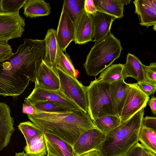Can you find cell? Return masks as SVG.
Wrapping results in <instances>:
<instances>
[{"label": "cell", "instance_id": "6da1fadb", "mask_svg": "<svg viewBox=\"0 0 156 156\" xmlns=\"http://www.w3.org/2000/svg\"><path fill=\"white\" fill-rule=\"evenodd\" d=\"M27 116L43 133L54 135L73 147L81 134L96 128L88 113L80 109L69 113L35 111Z\"/></svg>", "mask_w": 156, "mask_h": 156}, {"label": "cell", "instance_id": "7a4b0ae2", "mask_svg": "<svg viewBox=\"0 0 156 156\" xmlns=\"http://www.w3.org/2000/svg\"><path fill=\"white\" fill-rule=\"evenodd\" d=\"M143 108L128 120L106 133L99 152L102 156H126L138 142L144 115Z\"/></svg>", "mask_w": 156, "mask_h": 156}, {"label": "cell", "instance_id": "3957f363", "mask_svg": "<svg viewBox=\"0 0 156 156\" xmlns=\"http://www.w3.org/2000/svg\"><path fill=\"white\" fill-rule=\"evenodd\" d=\"M122 49L120 40L111 33L95 42L83 65L87 74L95 77L101 73L120 56Z\"/></svg>", "mask_w": 156, "mask_h": 156}, {"label": "cell", "instance_id": "277c9868", "mask_svg": "<svg viewBox=\"0 0 156 156\" xmlns=\"http://www.w3.org/2000/svg\"><path fill=\"white\" fill-rule=\"evenodd\" d=\"M109 83L96 79L87 87V113L92 120L105 115H116L111 97Z\"/></svg>", "mask_w": 156, "mask_h": 156}, {"label": "cell", "instance_id": "5b68a950", "mask_svg": "<svg viewBox=\"0 0 156 156\" xmlns=\"http://www.w3.org/2000/svg\"><path fill=\"white\" fill-rule=\"evenodd\" d=\"M51 68L57 75L60 82L59 89L79 108L87 113L88 102L85 87L76 78H74L55 66Z\"/></svg>", "mask_w": 156, "mask_h": 156}, {"label": "cell", "instance_id": "8992f818", "mask_svg": "<svg viewBox=\"0 0 156 156\" xmlns=\"http://www.w3.org/2000/svg\"><path fill=\"white\" fill-rule=\"evenodd\" d=\"M128 84L126 97L119 117L120 124L144 108L150 98L149 96L140 89L136 83Z\"/></svg>", "mask_w": 156, "mask_h": 156}, {"label": "cell", "instance_id": "52a82bcc", "mask_svg": "<svg viewBox=\"0 0 156 156\" xmlns=\"http://www.w3.org/2000/svg\"><path fill=\"white\" fill-rule=\"evenodd\" d=\"M25 20L19 12H0V43L20 37L24 31Z\"/></svg>", "mask_w": 156, "mask_h": 156}, {"label": "cell", "instance_id": "ba28073f", "mask_svg": "<svg viewBox=\"0 0 156 156\" xmlns=\"http://www.w3.org/2000/svg\"><path fill=\"white\" fill-rule=\"evenodd\" d=\"M46 101H53L74 110L80 109L73 101L67 97L59 89L56 90L34 88L30 95L24 100L27 105Z\"/></svg>", "mask_w": 156, "mask_h": 156}, {"label": "cell", "instance_id": "9c48e42d", "mask_svg": "<svg viewBox=\"0 0 156 156\" xmlns=\"http://www.w3.org/2000/svg\"><path fill=\"white\" fill-rule=\"evenodd\" d=\"M105 135L96 128L83 133L73 146L74 156H80L93 150L99 151Z\"/></svg>", "mask_w": 156, "mask_h": 156}, {"label": "cell", "instance_id": "30bf717a", "mask_svg": "<svg viewBox=\"0 0 156 156\" xmlns=\"http://www.w3.org/2000/svg\"><path fill=\"white\" fill-rule=\"evenodd\" d=\"M73 21L69 16L64 1L62 9L56 31V40L60 49L65 51L70 42L75 39Z\"/></svg>", "mask_w": 156, "mask_h": 156}, {"label": "cell", "instance_id": "8fae6325", "mask_svg": "<svg viewBox=\"0 0 156 156\" xmlns=\"http://www.w3.org/2000/svg\"><path fill=\"white\" fill-rule=\"evenodd\" d=\"M73 21L75 43L83 44L92 41L93 23L91 15L87 13L83 8Z\"/></svg>", "mask_w": 156, "mask_h": 156}, {"label": "cell", "instance_id": "7c38bea8", "mask_svg": "<svg viewBox=\"0 0 156 156\" xmlns=\"http://www.w3.org/2000/svg\"><path fill=\"white\" fill-rule=\"evenodd\" d=\"M135 13L137 14L139 24L147 28L153 26L156 30V0H135Z\"/></svg>", "mask_w": 156, "mask_h": 156}, {"label": "cell", "instance_id": "4fadbf2b", "mask_svg": "<svg viewBox=\"0 0 156 156\" xmlns=\"http://www.w3.org/2000/svg\"><path fill=\"white\" fill-rule=\"evenodd\" d=\"M35 88L56 90L59 89V78L53 69L43 60L37 71Z\"/></svg>", "mask_w": 156, "mask_h": 156}, {"label": "cell", "instance_id": "5bb4252c", "mask_svg": "<svg viewBox=\"0 0 156 156\" xmlns=\"http://www.w3.org/2000/svg\"><path fill=\"white\" fill-rule=\"evenodd\" d=\"M91 15L93 23L92 41L95 42L103 39L110 33L111 25L116 18L99 9Z\"/></svg>", "mask_w": 156, "mask_h": 156}, {"label": "cell", "instance_id": "9a60e30c", "mask_svg": "<svg viewBox=\"0 0 156 156\" xmlns=\"http://www.w3.org/2000/svg\"><path fill=\"white\" fill-rule=\"evenodd\" d=\"M10 114L9 106L5 103L0 102V151L7 146L15 131L14 121Z\"/></svg>", "mask_w": 156, "mask_h": 156}, {"label": "cell", "instance_id": "2e32d148", "mask_svg": "<svg viewBox=\"0 0 156 156\" xmlns=\"http://www.w3.org/2000/svg\"><path fill=\"white\" fill-rule=\"evenodd\" d=\"M124 80L109 83V90L115 115L119 117L124 103L129 87Z\"/></svg>", "mask_w": 156, "mask_h": 156}, {"label": "cell", "instance_id": "e0dca14e", "mask_svg": "<svg viewBox=\"0 0 156 156\" xmlns=\"http://www.w3.org/2000/svg\"><path fill=\"white\" fill-rule=\"evenodd\" d=\"M43 133L48 153L53 156H74L69 144L54 135Z\"/></svg>", "mask_w": 156, "mask_h": 156}, {"label": "cell", "instance_id": "ac0fdd59", "mask_svg": "<svg viewBox=\"0 0 156 156\" xmlns=\"http://www.w3.org/2000/svg\"><path fill=\"white\" fill-rule=\"evenodd\" d=\"M23 7L24 15L30 18L48 16L51 12L50 3L44 0H27Z\"/></svg>", "mask_w": 156, "mask_h": 156}, {"label": "cell", "instance_id": "d6986e66", "mask_svg": "<svg viewBox=\"0 0 156 156\" xmlns=\"http://www.w3.org/2000/svg\"><path fill=\"white\" fill-rule=\"evenodd\" d=\"M44 40L45 48L43 60L48 65L52 67L54 66L58 45L56 31L52 28L48 29Z\"/></svg>", "mask_w": 156, "mask_h": 156}, {"label": "cell", "instance_id": "ffe728a7", "mask_svg": "<svg viewBox=\"0 0 156 156\" xmlns=\"http://www.w3.org/2000/svg\"><path fill=\"white\" fill-rule=\"evenodd\" d=\"M143 65L138 57L130 53L127 55L126 63L123 64L128 77L134 78L137 82L145 80Z\"/></svg>", "mask_w": 156, "mask_h": 156}, {"label": "cell", "instance_id": "44dd1931", "mask_svg": "<svg viewBox=\"0 0 156 156\" xmlns=\"http://www.w3.org/2000/svg\"><path fill=\"white\" fill-rule=\"evenodd\" d=\"M97 9L121 19L124 16V4L122 0H94Z\"/></svg>", "mask_w": 156, "mask_h": 156}, {"label": "cell", "instance_id": "7402d4cb", "mask_svg": "<svg viewBox=\"0 0 156 156\" xmlns=\"http://www.w3.org/2000/svg\"><path fill=\"white\" fill-rule=\"evenodd\" d=\"M128 77L123 64L119 63L112 65L106 68L97 79L110 83L121 80H125Z\"/></svg>", "mask_w": 156, "mask_h": 156}, {"label": "cell", "instance_id": "603a6c76", "mask_svg": "<svg viewBox=\"0 0 156 156\" xmlns=\"http://www.w3.org/2000/svg\"><path fill=\"white\" fill-rule=\"evenodd\" d=\"M54 66L71 77L77 79L78 71L74 68L70 56L67 54H64L58 45Z\"/></svg>", "mask_w": 156, "mask_h": 156}, {"label": "cell", "instance_id": "cb8c5ba5", "mask_svg": "<svg viewBox=\"0 0 156 156\" xmlns=\"http://www.w3.org/2000/svg\"><path fill=\"white\" fill-rule=\"evenodd\" d=\"M138 141L146 150L156 154V131L142 125L138 135Z\"/></svg>", "mask_w": 156, "mask_h": 156}, {"label": "cell", "instance_id": "d4e9b609", "mask_svg": "<svg viewBox=\"0 0 156 156\" xmlns=\"http://www.w3.org/2000/svg\"><path fill=\"white\" fill-rule=\"evenodd\" d=\"M24 150L28 156L46 155L47 150L44 133L35 137L26 144Z\"/></svg>", "mask_w": 156, "mask_h": 156}, {"label": "cell", "instance_id": "484cf974", "mask_svg": "<svg viewBox=\"0 0 156 156\" xmlns=\"http://www.w3.org/2000/svg\"><path fill=\"white\" fill-rule=\"evenodd\" d=\"M36 112L53 113H69L75 110L53 101H46L30 105Z\"/></svg>", "mask_w": 156, "mask_h": 156}, {"label": "cell", "instance_id": "4316f807", "mask_svg": "<svg viewBox=\"0 0 156 156\" xmlns=\"http://www.w3.org/2000/svg\"><path fill=\"white\" fill-rule=\"evenodd\" d=\"M92 121L97 129L105 133L120 124L119 117L115 115H105Z\"/></svg>", "mask_w": 156, "mask_h": 156}, {"label": "cell", "instance_id": "83f0119b", "mask_svg": "<svg viewBox=\"0 0 156 156\" xmlns=\"http://www.w3.org/2000/svg\"><path fill=\"white\" fill-rule=\"evenodd\" d=\"M18 127L25 138L26 144L35 137L43 133L35 124L30 121L21 122Z\"/></svg>", "mask_w": 156, "mask_h": 156}, {"label": "cell", "instance_id": "f1b7e54d", "mask_svg": "<svg viewBox=\"0 0 156 156\" xmlns=\"http://www.w3.org/2000/svg\"><path fill=\"white\" fill-rule=\"evenodd\" d=\"M27 0H1L0 1V12L4 13L19 12L20 9Z\"/></svg>", "mask_w": 156, "mask_h": 156}, {"label": "cell", "instance_id": "f546056e", "mask_svg": "<svg viewBox=\"0 0 156 156\" xmlns=\"http://www.w3.org/2000/svg\"><path fill=\"white\" fill-rule=\"evenodd\" d=\"M67 10L74 21L84 8V0H64Z\"/></svg>", "mask_w": 156, "mask_h": 156}, {"label": "cell", "instance_id": "4dcf8cb0", "mask_svg": "<svg viewBox=\"0 0 156 156\" xmlns=\"http://www.w3.org/2000/svg\"><path fill=\"white\" fill-rule=\"evenodd\" d=\"M145 81L156 85V63L151 62L148 66L143 65Z\"/></svg>", "mask_w": 156, "mask_h": 156}, {"label": "cell", "instance_id": "1f68e13d", "mask_svg": "<svg viewBox=\"0 0 156 156\" xmlns=\"http://www.w3.org/2000/svg\"><path fill=\"white\" fill-rule=\"evenodd\" d=\"M13 54L12 48L8 42L0 43V62L9 59Z\"/></svg>", "mask_w": 156, "mask_h": 156}, {"label": "cell", "instance_id": "d6a6232c", "mask_svg": "<svg viewBox=\"0 0 156 156\" xmlns=\"http://www.w3.org/2000/svg\"><path fill=\"white\" fill-rule=\"evenodd\" d=\"M140 89L148 96L154 94L156 90V85L153 84L145 81L136 83Z\"/></svg>", "mask_w": 156, "mask_h": 156}, {"label": "cell", "instance_id": "836d02e7", "mask_svg": "<svg viewBox=\"0 0 156 156\" xmlns=\"http://www.w3.org/2000/svg\"><path fill=\"white\" fill-rule=\"evenodd\" d=\"M126 156H147L146 150L138 142L130 149Z\"/></svg>", "mask_w": 156, "mask_h": 156}, {"label": "cell", "instance_id": "e575fe53", "mask_svg": "<svg viewBox=\"0 0 156 156\" xmlns=\"http://www.w3.org/2000/svg\"><path fill=\"white\" fill-rule=\"evenodd\" d=\"M142 125L145 127L156 131V118L147 116L143 117Z\"/></svg>", "mask_w": 156, "mask_h": 156}, {"label": "cell", "instance_id": "d590c367", "mask_svg": "<svg viewBox=\"0 0 156 156\" xmlns=\"http://www.w3.org/2000/svg\"><path fill=\"white\" fill-rule=\"evenodd\" d=\"M84 9L87 13L91 15L95 13L97 11L93 0H85Z\"/></svg>", "mask_w": 156, "mask_h": 156}, {"label": "cell", "instance_id": "8d00e7d4", "mask_svg": "<svg viewBox=\"0 0 156 156\" xmlns=\"http://www.w3.org/2000/svg\"><path fill=\"white\" fill-rule=\"evenodd\" d=\"M22 112L27 115H32L34 114L35 110L34 108L30 105H27L25 103L23 104L22 107Z\"/></svg>", "mask_w": 156, "mask_h": 156}, {"label": "cell", "instance_id": "74e56055", "mask_svg": "<svg viewBox=\"0 0 156 156\" xmlns=\"http://www.w3.org/2000/svg\"><path fill=\"white\" fill-rule=\"evenodd\" d=\"M148 105L151 110L152 112L154 115L156 113V97L153 96L149 100Z\"/></svg>", "mask_w": 156, "mask_h": 156}, {"label": "cell", "instance_id": "f35d334b", "mask_svg": "<svg viewBox=\"0 0 156 156\" xmlns=\"http://www.w3.org/2000/svg\"><path fill=\"white\" fill-rule=\"evenodd\" d=\"M80 156H102L99 151L93 150L88 152Z\"/></svg>", "mask_w": 156, "mask_h": 156}, {"label": "cell", "instance_id": "ab89813d", "mask_svg": "<svg viewBox=\"0 0 156 156\" xmlns=\"http://www.w3.org/2000/svg\"><path fill=\"white\" fill-rule=\"evenodd\" d=\"M15 156H28V155L25 153L24 151L22 152H19V153H16Z\"/></svg>", "mask_w": 156, "mask_h": 156}, {"label": "cell", "instance_id": "60d3db41", "mask_svg": "<svg viewBox=\"0 0 156 156\" xmlns=\"http://www.w3.org/2000/svg\"><path fill=\"white\" fill-rule=\"evenodd\" d=\"M147 156H156V154L146 150Z\"/></svg>", "mask_w": 156, "mask_h": 156}, {"label": "cell", "instance_id": "b9f144b4", "mask_svg": "<svg viewBox=\"0 0 156 156\" xmlns=\"http://www.w3.org/2000/svg\"><path fill=\"white\" fill-rule=\"evenodd\" d=\"M122 1L125 5H127L128 4H129L130 3V0H122Z\"/></svg>", "mask_w": 156, "mask_h": 156}, {"label": "cell", "instance_id": "7bdbcfd3", "mask_svg": "<svg viewBox=\"0 0 156 156\" xmlns=\"http://www.w3.org/2000/svg\"><path fill=\"white\" fill-rule=\"evenodd\" d=\"M47 156H53L49 154V153H48Z\"/></svg>", "mask_w": 156, "mask_h": 156}]
</instances>
